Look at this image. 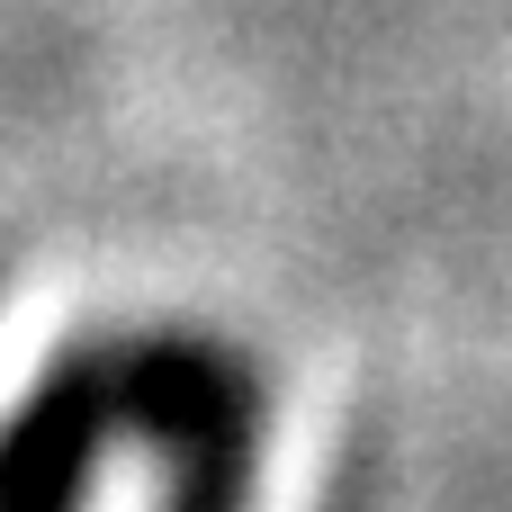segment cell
Returning <instances> with one entry per match:
<instances>
[{"instance_id":"1","label":"cell","mask_w":512,"mask_h":512,"mask_svg":"<svg viewBox=\"0 0 512 512\" xmlns=\"http://www.w3.org/2000/svg\"><path fill=\"white\" fill-rule=\"evenodd\" d=\"M108 387H117V423L171 459V512H243L261 387L225 342L198 333L108 342Z\"/></svg>"},{"instance_id":"2","label":"cell","mask_w":512,"mask_h":512,"mask_svg":"<svg viewBox=\"0 0 512 512\" xmlns=\"http://www.w3.org/2000/svg\"><path fill=\"white\" fill-rule=\"evenodd\" d=\"M108 432H117L108 342H81L27 387V405L0 432V512H81Z\"/></svg>"}]
</instances>
